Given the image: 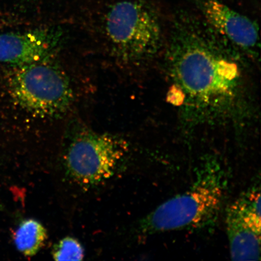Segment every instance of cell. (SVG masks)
<instances>
[{
    "label": "cell",
    "mask_w": 261,
    "mask_h": 261,
    "mask_svg": "<svg viewBox=\"0 0 261 261\" xmlns=\"http://www.w3.org/2000/svg\"><path fill=\"white\" fill-rule=\"evenodd\" d=\"M221 37L189 26L170 35L168 70L184 94L182 123L189 129L223 122L238 128L249 119L242 70Z\"/></svg>",
    "instance_id": "obj_1"
},
{
    "label": "cell",
    "mask_w": 261,
    "mask_h": 261,
    "mask_svg": "<svg viewBox=\"0 0 261 261\" xmlns=\"http://www.w3.org/2000/svg\"><path fill=\"white\" fill-rule=\"evenodd\" d=\"M228 171L217 154L203 156L191 187L169 199L140 220L146 236L177 230H198L217 223L228 191Z\"/></svg>",
    "instance_id": "obj_2"
},
{
    "label": "cell",
    "mask_w": 261,
    "mask_h": 261,
    "mask_svg": "<svg viewBox=\"0 0 261 261\" xmlns=\"http://www.w3.org/2000/svg\"><path fill=\"white\" fill-rule=\"evenodd\" d=\"M105 29L116 56L125 63L151 61L164 41L161 22L154 11L133 0L112 6L107 15Z\"/></svg>",
    "instance_id": "obj_3"
},
{
    "label": "cell",
    "mask_w": 261,
    "mask_h": 261,
    "mask_svg": "<svg viewBox=\"0 0 261 261\" xmlns=\"http://www.w3.org/2000/svg\"><path fill=\"white\" fill-rule=\"evenodd\" d=\"M16 104L38 117H54L67 112L74 94L69 80L50 60L16 67L9 81Z\"/></svg>",
    "instance_id": "obj_4"
},
{
    "label": "cell",
    "mask_w": 261,
    "mask_h": 261,
    "mask_svg": "<svg viewBox=\"0 0 261 261\" xmlns=\"http://www.w3.org/2000/svg\"><path fill=\"white\" fill-rule=\"evenodd\" d=\"M128 151L126 142L116 136L82 129L65 150V168L77 184L92 187L112 178Z\"/></svg>",
    "instance_id": "obj_5"
},
{
    "label": "cell",
    "mask_w": 261,
    "mask_h": 261,
    "mask_svg": "<svg viewBox=\"0 0 261 261\" xmlns=\"http://www.w3.org/2000/svg\"><path fill=\"white\" fill-rule=\"evenodd\" d=\"M226 224L231 260H260L259 185L248 189L228 207Z\"/></svg>",
    "instance_id": "obj_6"
},
{
    "label": "cell",
    "mask_w": 261,
    "mask_h": 261,
    "mask_svg": "<svg viewBox=\"0 0 261 261\" xmlns=\"http://www.w3.org/2000/svg\"><path fill=\"white\" fill-rule=\"evenodd\" d=\"M63 40V32L55 28L0 34V63L18 67L50 60Z\"/></svg>",
    "instance_id": "obj_7"
},
{
    "label": "cell",
    "mask_w": 261,
    "mask_h": 261,
    "mask_svg": "<svg viewBox=\"0 0 261 261\" xmlns=\"http://www.w3.org/2000/svg\"><path fill=\"white\" fill-rule=\"evenodd\" d=\"M200 7L212 29L230 44L256 56L259 37L255 22L219 0H202Z\"/></svg>",
    "instance_id": "obj_8"
},
{
    "label": "cell",
    "mask_w": 261,
    "mask_h": 261,
    "mask_svg": "<svg viewBox=\"0 0 261 261\" xmlns=\"http://www.w3.org/2000/svg\"><path fill=\"white\" fill-rule=\"evenodd\" d=\"M47 238L46 229L40 222L34 219L22 221L14 236L16 249L25 256L35 255L44 246Z\"/></svg>",
    "instance_id": "obj_9"
},
{
    "label": "cell",
    "mask_w": 261,
    "mask_h": 261,
    "mask_svg": "<svg viewBox=\"0 0 261 261\" xmlns=\"http://www.w3.org/2000/svg\"><path fill=\"white\" fill-rule=\"evenodd\" d=\"M52 255L57 260H81L84 258V250L76 239L66 237L55 246Z\"/></svg>",
    "instance_id": "obj_10"
}]
</instances>
